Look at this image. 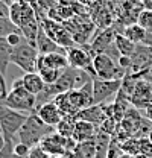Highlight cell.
<instances>
[{
  "instance_id": "cell-1",
  "label": "cell",
  "mask_w": 152,
  "mask_h": 158,
  "mask_svg": "<svg viewBox=\"0 0 152 158\" xmlns=\"http://www.w3.org/2000/svg\"><path fill=\"white\" fill-rule=\"evenodd\" d=\"M29 114L20 113L8 106H0V131L6 138V148L5 151L8 152V157H12V148L17 141V134L27 120Z\"/></svg>"
},
{
  "instance_id": "cell-2",
  "label": "cell",
  "mask_w": 152,
  "mask_h": 158,
  "mask_svg": "<svg viewBox=\"0 0 152 158\" xmlns=\"http://www.w3.org/2000/svg\"><path fill=\"white\" fill-rule=\"evenodd\" d=\"M53 132H57L55 126L44 123L35 113H32V114H29L27 120L24 122V125L19 131L17 141H21V143L27 144L29 148H32V146L40 144L43 138H46L47 135H50Z\"/></svg>"
},
{
  "instance_id": "cell-3",
  "label": "cell",
  "mask_w": 152,
  "mask_h": 158,
  "mask_svg": "<svg viewBox=\"0 0 152 158\" xmlns=\"http://www.w3.org/2000/svg\"><path fill=\"white\" fill-rule=\"evenodd\" d=\"M114 58H111L108 53H96L93 56V72L95 78L105 79V81H114V79H123L125 72Z\"/></svg>"
},
{
  "instance_id": "cell-4",
  "label": "cell",
  "mask_w": 152,
  "mask_h": 158,
  "mask_svg": "<svg viewBox=\"0 0 152 158\" xmlns=\"http://www.w3.org/2000/svg\"><path fill=\"white\" fill-rule=\"evenodd\" d=\"M38 56H40V52L37 46L31 44L26 40L20 46L14 47L12 55H11V62L20 67L24 73H32V72H37L38 69Z\"/></svg>"
},
{
  "instance_id": "cell-5",
  "label": "cell",
  "mask_w": 152,
  "mask_h": 158,
  "mask_svg": "<svg viewBox=\"0 0 152 158\" xmlns=\"http://www.w3.org/2000/svg\"><path fill=\"white\" fill-rule=\"evenodd\" d=\"M5 106L12 108L20 113L32 114L37 110V96L29 93L23 85L12 87L11 91L8 93V98L5 100Z\"/></svg>"
},
{
  "instance_id": "cell-6",
  "label": "cell",
  "mask_w": 152,
  "mask_h": 158,
  "mask_svg": "<svg viewBox=\"0 0 152 158\" xmlns=\"http://www.w3.org/2000/svg\"><path fill=\"white\" fill-rule=\"evenodd\" d=\"M43 29L46 31V34L53 40L55 43H58L61 47L64 49H70L76 46V41L70 32L69 27H65V24H61L59 21H55L52 19H43L41 21Z\"/></svg>"
},
{
  "instance_id": "cell-7",
  "label": "cell",
  "mask_w": 152,
  "mask_h": 158,
  "mask_svg": "<svg viewBox=\"0 0 152 158\" xmlns=\"http://www.w3.org/2000/svg\"><path fill=\"white\" fill-rule=\"evenodd\" d=\"M40 146L50 157H62L69 151H73V148L76 146V141L73 138L62 137L61 134L53 132V134L47 135L46 138H43L41 143H40Z\"/></svg>"
},
{
  "instance_id": "cell-8",
  "label": "cell",
  "mask_w": 152,
  "mask_h": 158,
  "mask_svg": "<svg viewBox=\"0 0 152 158\" xmlns=\"http://www.w3.org/2000/svg\"><path fill=\"white\" fill-rule=\"evenodd\" d=\"M122 88V79L105 81V79H93V100L95 105H102L108 99L119 94Z\"/></svg>"
},
{
  "instance_id": "cell-9",
  "label": "cell",
  "mask_w": 152,
  "mask_h": 158,
  "mask_svg": "<svg viewBox=\"0 0 152 158\" xmlns=\"http://www.w3.org/2000/svg\"><path fill=\"white\" fill-rule=\"evenodd\" d=\"M93 56L95 55H91L82 46H73V47L67 49L69 65L73 67V69L85 70V72H88V73H91L95 76V72H93Z\"/></svg>"
},
{
  "instance_id": "cell-10",
  "label": "cell",
  "mask_w": 152,
  "mask_h": 158,
  "mask_svg": "<svg viewBox=\"0 0 152 158\" xmlns=\"http://www.w3.org/2000/svg\"><path fill=\"white\" fill-rule=\"evenodd\" d=\"M9 19L12 20L19 27H23L24 24L38 20L32 5L29 2H26V0L17 2V3L9 6Z\"/></svg>"
},
{
  "instance_id": "cell-11",
  "label": "cell",
  "mask_w": 152,
  "mask_h": 158,
  "mask_svg": "<svg viewBox=\"0 0 152 158\" xmlns=\"http://www.w3.org/2000/svg\"><path fill=\"white\" fill-rule=\"evenodd\" d=\"M129 103L137 110H146L152 103V85L148 81L138 79L129 96Z\"/></svg>"
},
{
  "instance_id": "cell-12",
  "label": "cell",
  "mask_w": 152,
  "mask_h": 158,
  "mask_svg": "<svg viewBox=\"0 0 152 158\" xmlns=\"http://www.w3.org/2000/svg\"><path fill=\"white\" fill-rule=\"evenodd\" d=\"M35 114H37L44 123H47V125H50V126H55V128H57V125L62 120V117H64L62 113L59 111L58 105L53 100L40 105L37 110H35Z\"/></svg>"
},
{
  "instance_id": "cell-13",
  "label": "cell",
  "mask_w": 152,
  "mask_h": 158,
  "mask_svg": "<svg viewBox=\"0 0 152 158\" xmlns=\"http://www.w3.org/2000/svg\"><path fill=\"white\" fill-rule=\"evenodd\" d=\"M69 67V59H67V53H59V52H53V53H44L38 56V69H57V70H65Z\"/></svg>"
},
{
  "instance_id": "cell-14",
  "label": "cell",
  "mask_w": 152,
  "mask_h": 158,
  "mask_svg": "<svg viewBox=\"0 0 152 158\" xmlns=\"http://www.w3.org/2000/svg\"><path fill=\"white\" fill-rule=\"evenodd\" d=\"M99 132V128L96 126L95 123L84 120V118H76L75 123V131H73V140L76 143H82V141H88L96 138Z\"/></svg>"
},
{
  "instance_id": "cell-15",
  "label": "cell",
  "mask_w": 152,
  "mask_h": 158,
  "mask_svg": "<svg viewBox=\"0 0 152 158\" xmlns=\"http://www.w3.org/2000/svg\"><path fill=\"white\" fill-rule=\"evenodd\" d=\"M35 46H37L38 52H40L41 55H44V53H53V52L67 53V50H65L64 47H61L58 43H55L53 40H52L49 35H47V34H46V31L43 29V26H40V31H38L37 43H35Z\"/></svg>"
},
{
  "instance_id": "cell-16",
  "label": "cell",
  "mask_w": 152,
  "mask_h": 158,
  "mask_svg": "<svg viewBox=\"0 0 152 158\" xmlns=\"http://www.w3.org/2000/svg\"><path fill=\"white\" fill-rule=\"evenodd\" d=\"M76 118L88 120V122L95 123L97 128H100L102 123L108 118V116H107V111H105V108H103L102 105H91V106H88V108L79 111V113L76 114Z\"/></svg>"
},
{
  "instance_id": "cell-17",
  "label": "cell",
  "mask_w": 152,
  "mask_h": 158,
  "mask_svg": "<svg viewBox=\"0 0 152 158\" xmlns=\"http://www.w3.org/2000/svg\"><path fill=\"white\" fill-rule=\"evenodd\" d=\"M23 87L29 91V93H32V94H35L38 96L43 90H44V87H46V82L43 81V78L40 76V73L38 72H32V73H24L23 76Z\"/></svg>"
},
{
  "instance_id": "cell-18",
  "label": "cell",
  "mask_w": 152,
  "mask_h": 158,
  "mask_svg": "<svg viewBox=\"0 0 152 158\" xmlns=\"http://www.w3.org/2000/svg\"><path fill=\"white\" fill-rule=\"evenodd\" d=\"M122 34L128 40H131L133 43H135V44L143 43V41L146 40V37H148V31H146L145 27H141L137 21L128 24V26H125L123 31H122Z\"/></svg>"
},
{
  "instance_id": "cell-19",
  "label": "cell",
  "mask_w": 152,
  "mask_h": 158,
  "mask_svg": "<svg viewBox=\"0 0 152 158\" xmlns=\"http://www.w3.org/2000/svg\"><path fill=\"white\" fill-rule=\"evenodd\" d=\"M73 152L78 158H96V140H88L82 143H76Z\"/></svg>"
},
{
  "instance_id": "cell-20",
  "label": "cell",
  "mask_w": 152,
  "mask_h": 158,
  "mask_svg": "<svg viewBox=\"0 0 152 158\" xmlns=\"http://www.w3.org/2000/svg\"><path fill=\"white\" fill-rule=\"evenodd\" d=\"M114 44H116L119 53L123 55V56H133L135 53V43L128 40L123 34H117V37L114 40Z\"/></svg>"
},
{
  "instance_id": "cell-21",
  "label": "cell",
  "mask_w": 152,
  "mask_h": 158,
  "mask_svg": "<svg viewBox=\"0 0 152 158\" xmlns=\"http://www.w3.org/2000/svg\"><path fill=\"white\" fill-rule=\"evenodd\" d=\"M14 47L8 43V40L0 37V72L5 75L8 64L11 62V55H12Z\"/></svg>"
},
{
  "instance_id": "cell-22",
  "label": "cell",
  "mask_w": 152,
  "mask_h": 158,
  "mask_svg": "<svg viewBox=\"0 0 152 158\" xmlns=\"http://www.w3.org/2000/svg\"><path fill=\"white\" fill-rule=\"evenodd\" d=\"M75 123L76 116H64L62 120L57 125V132L61 134L62 137L72 138L73 137V131H75Z\"/></svg>"
},
{
  "instance_id": "cell-23",
  "label": "cell",
  "mask_w": 152,
  "mask_h": 158,
  "mask_svg": "<svg viewBox=\"0 0 152 158\" xmlns=\"http://www.w3.org/2000/svg\"><path fill=\"white\" fill-rule=\"evenodd\" d=\"M120 151L129 155H140V137H129L120 141Z\"/></svg>"
},
{
  "instance_id": "cell-24",
  "label": "cell",
  "mask_w": 152,
  "mask_h": 158,
  "mask_svg": "<svg viewBox=\"0 0 152 158\" xmlns=\"http://www.w3.org/2000/svg\"><path fill=\"white\" fill-rule=\"evenodd\" d=\"M14 32H20L19 26L9 17H0V37L6 38L8 35H11Z\"/></svg>"
},
{
  "instance_id": "cell-25",
  "label": "cell",
  "mask_w": 152,
  "mask_h": 158,
  "mask_svg": "<svg viewBox=\"0 0 152 158\" xmlns=\"http://www.w3.org/2000/svg\"><path fill=\"white\" fill-rule=\"evenodd\" d=\"M62 72H64V70H57V69H40V70H38L40 76L43 78V81H44L47 85L55 84L58 81V78L61 76Z\"/></svg>"
},
{
  "instance_id": "cell-26",
  "label": "cell",
  "mask_w": 152,
  "mask_h": 158,
  "mask_svg": "<svg viewBox=\"0 0 152 158\" xmlns=\"http://www.w3.org/2000/svg\"><path fill=\"white\" fill-rule=\"evenodd\" d=\"M137 23L145 27L148 32H152V11L151 9H141L138 14H137Z\"/></svg>"
},
{
  "instance_id": "cell-27",
  "label": "cell",
  "mask_w": 152,
  "mask_h": 158,
  "mask_svg": "<svg viewBox=\"0 0 152 158\" xmlns=\"http://www.w3.org/2000/svg\"><path fill=\"white\" fill-rule=\"evenodd\" d=\"M29 152H31V148L21 141H15L14 148H12V155L15 158H26L29 157Z\"/></svg>"
},
{
  "instance_id": "cell-28",
  "label": "cell",
  "mask_w": 152,
  "mask_h": 158,
  "mask_svg": "<svg viewBox=\"0 0 152 158\" xmlns=\"http://www.w3.org/2000/svg\"><path fill=\"white\" fill-rule=\"evenodd\" d=\"M8 87H6V82H5V75L0 72V106L5 105V100L8 98Z\"/></svg>"
},
{
  "instance_id": "cell-29",
  "label": "cell",
  "mask_w": 152,
  "mask_h": 158,
  "mask_svg": "<svg viewBox=\"0 0 152 158\" xmlns=\"http://www.w3.org/2000/svg\"><path fill=\"white\" fill-rule=\"evenodd\" d=\"M0 17H9V5H6L3 0L0 2Z\"/></svg>"
},
{
  "instance_id": "cell-30",
  "label": "cell",
  "mask_w": 152,
  "mask_h": 158,
  "mask_svg": "<svg viewBox=\"0 0 152 158\" xmlns=\"http://www.w3.org/2000/svg\"><path fill=\"white\" fill-rule=\"evenodd\" d=\"M5 148H6V138L3 135V132L0 131V154L5 151Z\"/></svg>"
},
{
  "instance_id": "cell-31",
  "label": "cell",
  "mask_w": 152,
  "mask_h": 158,
  "mask_svg": "<svg viewBox=\"0 0 152 158\" xmlns=\"http://www.w3.org/2000/svg\"><path fill=\"white\" fill-rule=\"evenodd\" d=\"M141 6L145 9H151L152 11V0H141Z\"/></svg>"
},
{
  "instance_id": "cell-32",
  "label": "cell",
  "mask_w": 152,
  "mask_h": 158,
  "mask_svg": "<svg viewBox=\"0 0 152 158\" xmlns=\"http://www.w3.org/2000/svg\"><path fill=\"white\" fill-rule=\"evenodd\" d=\"M145 116H146V118H149V120L152 122V103L145 110Z\"/></svg>"
},
{
  "instance_id": "cell-33",
  "label": "cell",
  "mask_w": 152,
  "mask_h": 158,
  "mask_svg": "<svg viewBox=\"0 0 152 158\" xmlns=\"http://www.w3.org/2000/svg\"><path fill=\"white\" fill-rule=\"evenodd\" d=\"M117 158H138V157H135V155H129V154H125V152H123V154H120Z\"/></svg>"
},
{
  "instance_id": "cell-34",
  "label": "cell",
  "mask_w": 152,
  "mask_h": 158,
  "mask_svg": "<svg viewBox=\"0 0 152 158\" xmlns=\"http://www.w3.org/2000/svg\"><path fill=\"white\" fill-rule=\"evenodd\" d=\"M148 138L151 140V143H152V129H151V131H149V134H148Z\"/></svg>"
},
{
  "instance_id": "cell-35",
  "label": "cell",
  "mask_w": 152,
  "mask_h": 158,
  "mask_svg": "<svg viewBox=\"0 0 152 158\" xmlns=\"http://www.w3.org/2000/svg\"><path fill=\"white\" fill-rule=\"evenodd\" d=\"M46 158H58V157H50V155H49V157H46Z\"/></svg>"
},
{
  "instance_id": "cell-36",
  "label": "cell",
  "mask_w": 152,
  "mask_h": 158,
  "mask_svg": "<svg viewBox=\"0 0 152 158\" xmlns=\"http://www.w3.org/2000/svg\"><path fill=\"white\" fill-rule=\"evenodd\" d=\"M26 158H29V157H26Z\"/></svg>"
},
{
  "instance_id": "cell-37",
  "label": "cell",
  "mask_w": 152,
  "mask_h": 158,
  "mask_svg": "<svg viewBox=\"0 0 152 158\" xmlns=\"http://www.w3.org/2000/svg\"><path fill=\"white\" fill-rule=\"evenodd\" d=\"M0 158H3V157H0Z\"/></svg>"
},
{
  "instance_id": "cell-38",
  "label": "cell",
  "mask_w": 152,
  "mask_h": 158,
  "mask_svg": "<svg viewBox=\"0 0 152 158\" xmlns=\"http://www.w3.org/2000/svg\"><path fill=\"white\" fill-rule=\"evenodd\" d=\"M0 2H2V0H0Z\"/></svg>"
}]
</instances>
